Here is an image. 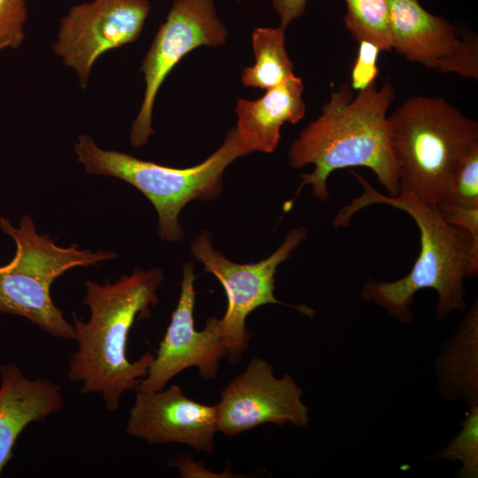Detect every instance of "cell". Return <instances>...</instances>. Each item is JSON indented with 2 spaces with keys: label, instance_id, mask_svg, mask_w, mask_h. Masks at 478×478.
Returning <instances> with one entry per match:
<instances>
[{
  "label": "cell",
  "instance_id": "1",
  "mask_svg": "<svg viewBox=\"0 0 478 478\" xmlns=\"http://www.w3.org/2000/svg\"><path fill=\"white\" fill-rule=\"evenodd\" d=\"M164 275L159 267L135 268L113 282L85 281L83 300L89 319L73 312L77 349L68 363L67 377L81 383V394H99L106 409H119L122 396L138 389L155 355L147 351L137 360L127 356L128 334L136 320L147 318L158 303Z\"/></svg>",
  "mask_w": 478,
  "mask_h": 478
},
{
  "label": "cell",
  "instance_id": "2",
  "mask_svg": "<svg viewBox=\"0 0 478 478\" xmlns=\"http://www.w3.org/2000/svg\"><path fill=\"white\" fill-rule=\"evenodd\" d=\"M351 172L363 193L338 212L333 227L349 226L351 217L365 207L386 204L407 213L420 231V251L411 271L393 281H375L368 277L361 289V298L374 303L403 324L412 322L413 297L424 289L437 293V321L453 311L465 310L464 280L478 272V246L470 234L446 222L436 207L410 192L400 189L397 196L382 195L364 177Z\"/></svg>",
  "mask_w": 478,
  "mask_h": 478
},
{
  "label": "cell",
  "instance_id": "3",
  "mask_svg": "<svg viewBox=\"0 0 478 478\" xmlns=\"http://www.w3.org/2000/svg\"><path fill=\"white\" fill-rule=\"evenodd\" d=\"M395 96L389 81L381 88L374 82L358 91L357 96H353L347 83L331 93L321 114L289 146V163L293 168L312 164L314 169L301 174L297 194L288 206L307 185L317 199L327 201L329 175L336 170L356 166L371 169L390 196L399 194L388 121V111Z\"/></svg>",
  "mask_w": 478,
  "mask_h": 478
},
{
  "label": "cell",
  "instance_id": "4",
  "mask_svg": "<svg viewBox=\"0 0 478 478\" xmlns=\"http://www.w3.org/2000/svg\"><path fill=\"white\" fill-rule=\"evenodd\" d=\"M400 189L436 207L464 158L478 147V122L440 96H413L389 116Z\"/></svg>",
  "mask_w": 478,
  "mask_h": 478
},
{
  "label": "cell",
  "instance_id": "5",
  "mask_svg": "<svg viewBox=\"0 0 478 478\" xmlns=\"http://www.w3.org/2000/svg\"><path fill=\"white\" fill-rule=\"evenodd\" d=\"M74 152L87 173L120 179L141 191L157 211L159 237L176 243L184 235L178 220L182 208L193 200L217 197L226 167L252 151L243 143L237 129L233 128L207 159L187 168L166 166L124 152L104 150L86 135H78Z\"/></svg>",
  "mask_w": 478,
  "mask_h": 478
},
{
  "label": "cell",
  "instance_id": "6",
  "mask_svg": "<svg viewBox=\"0 0 478 478\" xmlns=\"http://www.w3.org/2000/svg\"><path fill=\"white\" fill-rule=\"evenodd\" d=\"M1 230L16 245L13 258L0 266V313L27 319L42 331L63 340H74V329L53 303L50 287L66 271L114 259L113 251L60 247L48 234L39 235L32 218L23 215L19 227L0 217Z\"/></svg>",
  "mask_w": 478,
  "mask_h": 478
},
{
  "label": "cell",
  "instance_id": "7",
  "mask_svg": "<svg viewBox=\"0 0 478 478\" xmlns=\"http://www.w3.org/2000/svg\"><path fill=\"white\" fill-rule=\"evenodd\" d=\"M307 230L299 227L289 230L279 248L268 258L251 264H237L214 250L210 232L204 231L191 242L193 257L204 265V272L212 274L225 290L227 306L220 319L227 357L240 362L250 341L246 320L258 307L265 305L290 306L312 317L315 311L306 305H294L274 296L275 273L278 266L305 240Z\"/></svg>",
  "mask_w": 478,
  "mask_h": 478
},
{
  "label": "cell",
  "instance_id": "8",
  "mask_svg": "<svg viewBox=\"0 0 478 478\" xmlns=\"http://www.w3.org/2000/svg\"><path fill=\"white\" fill-rule=\"evenodd\" d=\"M227 35L219 19L213 0H174L166 20L143 60L145 91L134 120L130 143L134 148L145 145L153 134L152 111L157 94L172 69L189 51L199 46L218 47Z\"/></svg>",
  "mask_w": 478,
  "mask_h": 478
},
{
  "label": "cell",
  "instance_id": "9",
  "mask_svg": "<svg viewBox=\"0 0 478 478\" xmlns=\"http://www.w3.org/2000/svg\"><path fill=\"white\" fill-rule=\"evenodd\" d=\"M150 10L147 0H93L75 4L60 19L53 51L76 72L85 89L98 58L135 42Z\"/></svg>",
  "mask_w": 478,
  "mask_h": 478
},
{
  "label": "cell",
  "instance_id": "10",
  "mask_svg": "<svg viewBox=\"0 0 478 478\" xmlns=\"http://www.w3.org/2000/svg\"><path fill=\"white\" fill-rule=\"evenodd\" d=\"M302 395L289 374L276 377L267 360L255 357L220 392L218 432L233 437L266 423L305 428L310 416Z\"/></svg>",
  "mask_w": 478,
  "mask_h": 478
},
{
  "label": "cell",
  "instance_id": "11",
  "mask_svg": "<svg viewBox=\"0 0 478 478\" xmlns=\"http://www.w3.org/2000/svg\"><path fill=\"white\" fill-rule=\"evenodd\" d=\"M196 278L193 264L188 262L183 266L176 308L148 374L136 391L163 389L174 376L190 367H197L204 379L217 375L220 360L227 355L220 319L210 317L204 329L195 328Z\"/></svg>",
  "mask_w": 478,
  "mask_h": 478
},
{
  "label": "cell",
  "instance_id": "12",
  "mask_svg": "<svg viewBox=\"0 0 478 478\" xmlns=\"http://www.w3.org/2000/svg\"><path fill=\"white\" fill-rule=\"evenodd\" d=\"M392 49L407 61L440 73L478 79V39L460 35L444 18L425 10L420 0H387Z\"/></svg>",
  "mask_w": 478,
  "mask_h": 478
},
{
  "label": "cell",
  "instance_id": "13",
  "mask_svg": "<svg viewBox=\"0 0 478 478\" xmlns=\"http://www.w3.org/2000/svg\"><path fill=\"white\" fill-rule=\"evenodd\" d=\"M126 433L150 444L182 443L212 454L218 433L216 405L188 397L177 385L136 391Z\"/></svg>",
  "mask_w": 478,
  "mask_h": 478
},
{
  "label": "cell",
  "instance_id": "14",
  "mask_svg": "<svg viewBox=\"0 0 478 478\" xmlns=\"http://www.w3.org/2000/svg\"><path fill=\"white\" fill-rule=\"evenodd\" d=\"M0 379L1 474L23 429L59 412L65 401L61 385L49 379H28L14 364L1 366Z\"/></svg>",
  "mask_w": 478,
  "mask_h": 478
},
{
  "label": "cell",
  "instance_id": "15",
  "mask_svg": "<svg viewBox=\"0 0 478 478\" xmlns=\"http://www.w3.org/2000/svg\"><path fill=\"white\" fill-rule=\"evenodd\" d=\"M304 84L295 74L267 89L259 99H238L237 132L251 151L273 152L278 146L281 127L296 124L305 113Z\"/></svg>",
  "mask_w": 478,
  "mask_h": 478
},
{
  "label": "cell",
  "instance_id": "16",
  "mask_svg": "<svg viewBox=\"0 0 478 478\" xmlns=\"http://www.w3.org/2000/svg\"><path fill=\"white\" fill-rule=\"evenodd\" d=\"M438 391L447 400L478 405V303H473L435 361Z\"/></svg>",
  "mask_w": 478,
  "mask_h": 478
},
{
  "label": "cell",
  "instance_id": "17",
  "mask_svg": "<svg viewBox=\"0 0 478 478\" xmlns=\"http://www.w3.org/2000/svg\"><path fill=\"white\" fill-rule=\"evenodd\" d=\"M284 27H258L252 33L256 63L243 69L244 86L270 89L294 75L285 46Z\"/></svg>",
  "mask_w": 478,
  "mask_h": 478
},
{
  "label": "cell",
  "instance_id": "18",
  "mask_svg": "<svg viewBox=\"0 0 478 478\" xmlns=\"http://www.w3.org/2000/svg\"><path fill=\"white\" fill-rule=\"evenodd\" d=\"M344 27L358 42L375 44L381 51L392 50L387 0H345Z\"/></svg>",
  "mask_w": 478,
  "mask_h": 478
},
{
  "label": "cell",
  "instance_id": "19",
  "mask_svg": "<svg viewBox=\"0 0 478 478\" xmlns=\"http://www.w3.org/2000/svg\"><path fill=\"white\" fill-rule=\"evenodd\" d=\"M427 460H445L451 463L459 461L461 468L457 472L456 477H478V405L469 407L459 433Z\"/></svg>",
  "mask_w": 478,
  "mask_h": 478
},
{
  "label": "cell",
  "instance_id": "20",
  "mask_svg": "<svg viewBox=\"0 0 478 478\" xmlns=\"http://www.w3.org/2000/svg\"><path fill=\"white\" fill-rule=\"evenodd\" d=\"M445 202L465 208H478V147L474 148L458 167Z\"/></svg>",
  "mask_w": 478,
  "mask_h": 478
},
{
  "label": "cell",
  "instance_id": "21",
  "mask_svg": "<svg viewBox=\"0 0 478 478\" xmlns=\"http://www.w3.org/2000/svg\"><path fill=\"white\" fill-rule=\"evenodd\" d=\"M27 19V0H0V52L22 45Z\"/></svg>",
  "mask_w": 478,
  "mask_h": 478
},
{
  "label": "cell",
  "instance_id": "22",
  "mask_svg": "<svg viewBox=\"0 0 478 478\" xmlns=\"http://www.w3.org/2000/svg\"><path fill=\"white\" fill-rule=\"evenodd\" d=\"M358 55L351 73V88L363 90L375 82L378 75L377 59L381 50L374 43L358 42Z\"/></svg>",
  "mask_w": 478,
  "mask_h": 478
},
{
  "label": "cell",
  "instance_id": "23",
  "mask_svg": "<svg viewBox=\"0 0 478 478\" xmlns=\"http://www.w3.org/2000/svg\"><path fill=\"white\" fill-rule=\"evenodd\" d=\"M436 209L446 222L468 232L478 246V208H465L444 202Z\"/></svg>",
  "mask_w": 478,
  "mask_h": 478
},
{
  "label": "cell",
  "instance_id": "24",
  "mask_svg": "<svg viewBox=\"0 0 478 478\" xmlns=\"http://www.w3.org/2000/svg\"><path fill=\"white\" fill-rule=\"evenodd\" d=\"M307 0H273L274 9L279 15L281 27H286L299 18L305 11Z\"/></svg>",
  "mask_w": 478,
  "mask_h": 478
}]
</instances>
